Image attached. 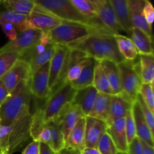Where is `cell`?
Wrapping results in <instances>:
<instances>
[{
	"instance_id": "23",
	"label": "cell",
	"mask_w": 154,
	"mask_h": 154,
	"mask_svg": "<svg viewBox=\"0 0 154 154\" xmlns=\"http://www.w3.org/2000/svg\"><path fill=\"white\" fill-rule=\"evenodd\" d=\"M65 147L82 151L85 148V117L78 122L65 141Z\"/></svg>"
},
{
	"instance_id": "2",
	"label": "cell",
	"mask_w": 154,
	"mask_h": 154,
	"mask_svg": "<svg viewBox=\"0 0 154 154\" xmlns=\"http://www.w3.org/2000/svg\"><path fill=\"white\" fill-rule=\"evenodd\" d=\"M32 96L30 81H20L0 105V125L9 126L31 112Z\"/></svg>"
},
{
	"instance_id": "36",
	"label": "cell",
	"mask_w": 154,
	"mask_h": 154,
	"mask_svg": "<svg viewBox=\"0 0 154 154\" xmlns=\"http://www.w3.org/2000/svg\"><path fill=\"white\" fill-rule=\"evenodd\" d=\"M21 54L18 52L0 53V78L20 60Z\"/></svg>"
},
{
	"instance_id": "35",
	"label": "cell",
	"mask_w": 154,
	"mask_h": 154,
	"mask_svg": "<svg viewBox=\"0 0 154 154\" xmlns=\"http://www.w3.org/2000/svg\"><path fill=\"white\" fill-rule=\"evenodd\" d=\"M45 121L44 119L43 108L41 107L36 108L35 111L32 114V121L30 126V137L33 141H37L38 136L41 131L45 126Z\"/></svg>"
},
{
	"instance_id": "40",
	"label": "cell",
	"mask_w": 154,
	"mask_h": 154,
	"mask_svg": "<svg viewBox=\"0 0 154 154\" xmlns=\"http://www.w3.org/2000/svg\"><path fill=\"white\" fill-rule=\"evenodd\" d=\"M136 100L138 101V104H139L140 107H141V111H142L143 114L144 116V118H145L146 121H147V124H148L149 128L150 129V130L153 132V129H154V113L149 108V107L146 105V103L144 102V99H143L142 96H141L140 93H138L137 95Z\"/></svg>"
},
{
	"instance_id": "50",
	"label": "cell",
	"mask_w": 154,
	"mask_h": 154,
	"mask_svg": "<svg viewBox=\"0 0 154 154\" xmlns=\"http://www.w3.org/2000/svg\"><path fill=\"white\" fill-rule=\"evenodd\" d=\"M81 154H101L97 148L95 147H85L81 151Z\"/></svg>"
},
{
	"instance_id": "51",
	"label": "cell",
	"mask_w": 154,
	"mask_h": 154,
	"mask_svg": "<svg viewBox=\"0 0 154 154\" xmlns=\"http://www.w3.org/2000/svg\"><path fill=\"white\" fill-rule=\"evenodd\" d=\"M117 154H127V153H122V152H118Z\"/></svg>"
},
{
	"instance_id": "39",
	"label": "cell",
	"mask_w": 154,
	"mask_h": 154,
	"mask_svg": "<svg viewBox=\"0 0 154 154\" xmlns=\"http://www.w3.org/2000/svg\"><path fill=\"white\" fill-rule=\"evenodd\" d=\"M125 127H126V139H127L128 145L133 141L136 137V131H135V125L134 122L133 116H132V109L128 111L126 117H125Z\"/></svg>"
},
{
	"instance_id": "13",
	"label": "cell",
	"mask_w": 154,
	"mask_h": 154,
	"mask_svg": "<svg viewBox=\"0 0 154 154\" xmlns=\"http://www.w3.org/2000/svg\"><path fill=\"white\" fill-rule=\"evenodd\" d=\"M50 62L44 65L32 75L30 80V91L33 96L39 99H48L50 95L49 82Z\"/></svg>"
},
{
	"instance_id": "41",
	"label": "cell",
	"mask_w": 154,
	"mask_h": 154,
	"mask_svg": "<svg viewBox=\"0 0 154 154\" xmlns=\"http://www.w3.org/2000/svg\"><path fill=\"white\" fill-rule=\"evenodd\" d=\"M143 15L147 24L152 27L154 20V8L150 0H145L143 8Z\"/></svg>"
},
{
	"instance_id": "54",
	"label": "cell",
	"mask_w": 154,
	"mask_h": 154,
	"mask_svg": "<svg viewBox=\"0 0 154 154\" xmlns=\"http://www.w3.org/2000/svg\"><path fill=\"white\" fill-rule=\"evenodd\" d=\"M3 1H4V0H3Z\"/></svg>"
},
{
	"instance_id": "31",
	"label": "cell",
	"mask_w": 154,
	"mask_h": 154,
	"mask_svg": "<svg viewBox=\"0 0 154 154\" xmlns=\"http://www.w3.org/2000/svg\"><path fill=\"white\" fill-rule=\"evenodd\" d=\"M51 131V145L55 153L65 147V140L61 130V125L54 120H50L45 123Z\"/></svg>"
},
{
	"instance_id": "21",
	"label": "cell",
	"mask_w": 154,
	"mask_h": 154,
	"mask_svg": "<svg viewBox=\"0 0 154 154\" xmlns=\"http://www.w3.org/2000/svg\"><path fill=\"white\" fill-rule=\"evenodd\" d=\"M98 63H99V60L87 57L80 76L78 77V79L70 83L72 87L75 90L93 85L94 70Z\"/></svg>"
},
{
	"instance_id": "3",
	"label": "cell",
	"mask_w": 154,
	"mask_h": 154,
	"mask_svg": "<svg viewBox=\"0 0 154 154\" xmlns=\"http://www.w3.org/2000/svg\"><path fill=\"white\" fill-rule=\"evenodd\" d=\"M32 113L29 112L9 126L0 125V152L13 154L30 137Z\"/></svg>"
},
{
	"instance_id": "19",
	"label": "cell",
	"mask_w": 154,
	"mask_h": 154,
	"mask_svg": "<svg viewBox=\"0 0 154 154\" xmlns=\"http://www.w3.org/2000/svg\"><path fill=\"white\" fill-rule=\"evenodd\" d=\"M133 102H131L126 96L123 94L112 95L110 102L108 118L107 120V125L111 124V122L117 118L125 117L128 111L132 109Z\"/></svg>"
},
{
	"instance_id": "17",
	"label": "cell",
	"mask_w": 154,
	"mask_h": 154,
	"mask_svg": "<svg viewBox=\"0 0 154 154\" xmlns=\"http://www.w3.org/2000/svg\"><path fill=\"white\" fill-rule=\"evenodd\" d=\"M145 0H129V15L132 28H138L152 37V27L147 24L143 15Z\"/></svg>"
},
{
	"instance_id": "28",
	"label": "cell",
	"mask_w": 154,
	"mask_h": 154,
	"mask_svg": "<svg viewBox=\"0 0 154 154\" xmlns=\"http://www.w3.org/2000/svg\"><path fill=\"white\" fill-rule=\"evenodd\" d=\"M140 73L142 83L153 84L154 57L153 54H139Z\"/></svg>"
},
{
	"instance_id": "5",
	"label": "cell",
	"mask_w": 154,
	"mask_h": 154,
	"mask_svg": "<svg viewBox=\"0 0 154 154\" xmlns=\"http://www.w3.org/2000/svg\"><path fill=\"white\" fill-rule=\"evenodd\" d=\"M36 5L63 21L77 23L108 29L81 14L69 0H34ZM109 30V29H108Z\"/></svg>"
},
{
	"instance_id": "6",
	"label": "cell",
	"mask_w": 154,
	"mask_h": 154,
	"mask_svg": "<svg viewBox=\"0 0 154 154\" xmlns=\"http://www.w3.org/2000/svg\"><path fill=\"white\" fill-rule=\"evenodd\" d=\"M117 65L120 71L122 94L134 102L143 84L140 73L139 60L138 62H135V60L133 61L125 60Z\"/></svg>"
},
{
	"instance_id": "22",
	"label": "cell",
	"mask_w": 154,
	"mask_h": 154,
	"mask_svg": "<svg viewBox=\"0 0 154 154\" xmlns=\"http://www.w3.org/2000/svg\"><path fill=\"white\" fill-rule=\"evenodd\" d=\"M99 63L108 78L112 90L113 95L121 94L122 88L120 84V71L117 63L108 60H100Z\"/></svg>"
},
{
	"instance_id": "34",
	"label": "cell",
	"mask_w": 154,
	"mask_h": 154,
	"mask_svg": "<svg viewBox=\"0 0 154 154\" xmlns=\"http://www.w3.org/2000/svg\"><path fill=\"white\" fill-rule=\"evenodd\" d=\"M27 16L15 13L11 11L0 12V24L2 23H11L15 26L17 32L28 29L26 26Z\"/></svg>"
},
{
	"instance_id": "24",
	"label": "cell",
	"mask_w": 154,
	"mask_h": 154,
	"mask_svg": "<svg viewBox=\"0 0 154 154\" xmlns=\"http://www.w3.org/2000/svg\"><path fill=\"white\" fill-rule=\"evenodd\" d=\"M111 96L112 95L98 93L93 108H92L88 116L103 120L106 123L108 118Z\"/></svg>"
},
{
	"instance_id": "7",
	"label": "cell",
	"mask_w": 154,
	"mask_h": 154,
	"mask_svg": "<svg viewBox=\"0 0 154 154\" xmlns=\"http://www.w3.org/2000/svg\"><path fill=\"white\" fill-rule=\"evenodd\" d=\"M75 92L70 83L67 82L45 99V106L42 108L45 123L55 118L67 104L72 103Z\"/></svg>"
},
{
	"instance_id": "47",
	"label": "cell",
	"mask_w": 154,
	"mask_h": 154,
	"mask_svg": "<svg viewBox=\"0 0 154 154\" xmlns=\"http://www.w3.org/2000/svg\"><path fill=\"white\" fill-rule=\"evenodd\" d=\"M39 154H57L51 149L49 145L44 143H40V152Z\"/></svg>"
},
{
	"instance_id": "8",
	"label": "cell",
	"mask_w": 154,
	"mask_h": 154,
	"mask_svg": "<svg viewBox=\"0 0 154 154\" xmlns=\"http://www.w3.org/2000/svg\"><path fill=\"white\" fill-rule=\"evenodd\" d=\"M42 32H43L34 29H28L22 32H18L17 36L14 40L10 41L0 48V53L18 52L22 55L37 43Z\"/></svg>"
},
{
	"instance_id": "11",
	"label": "cell",
	"mask_w": 154,
	"mask_h": 154,
	"mask_svg": "<svg viewBox=\"0 0 154 154\" xmlns=\"http://www.w3.org/2000/svg\"><path fill=\"white\" fill-rule=\"evenodd\" d=\"M84 117L86 116L79 106L69 103L61 110L55 118L51 120H54L61 125L62 133L66 141L72 129Z\"/></svg>"
},
{
	"instance_id": "37",
	"label": "cell",
	"mask_w": 154,
	"mask_h": 154,
	"mask_svg": "<svg viewBox=\"0 0 154 154\" xmlns=\"http://www.w3.org/2000/svg\"><path fill=\"white\" fill-rule=\"evenodd\" d=\"M97 149L101 154H117L119 152L114 141L107 132L104 133L99 139Z\"/></svg>"
},
{
	"instance_id": "53",
	"label": "cell",
	"mask_w": 154,
	"mask_h": 154,
	"mask_svg": "<svg viewBox=\"0 0 154 154\" xmlns=\"http://www.w3.org/2000/svg\"><path fill=\"white\" fill-rule=\"evenodd\" d=\"M1 1H2V0H0V2H1Z\"/></svg>"
},
{
	"instance_id": "48",
	"label": "cell",
	"mask_w": 154,
	"mask_h": 154,
	"mask_svg": "<svg viewBox=\"0 0 154 154\" xmlns=\"http://www.w3.org/2000/svg\"><path fill=\"white\" fill-rule=\"evenodd\" d=\"M57 154H81V151L72 147H64L60 151L57 152Z\"/></svg>"
},
{
	"instance_id": "42",
	"label": "cell",
	"mask_w": 154,
	"mask_h": 154,
	"mask_svg": "<svg viewBox=\"0 0 154 154\" xmlns=\"http://www.w3.org/2000/svg\"><path fill=\"white\" fill-rule=\"evenodd\" d=\"M2 27V29L4 32L5 34L8 37V38L10 41H14L17 36V29L14 24L11 23H2L0 24Z\"/></svg>"
},
{
	"instance_id": "45",
	"label": "cell",
	"mask_w": 154,
	"mask_h": 154,
	"mask_svg": "<svg viewBox=\"0 0 154 154\" xmlns=\"http://www.w3.org/2000/svg\"><path fill=\"white\" fill-rule=\"evenodd\" d=\"M40 152V142L32 141L24 149L22 154H39Z\"/></svg>"
},
{
	"instance_id": "46",
	"label": "cell",
	"mask_w": 154,
	"mask_h": 154,
	"mask_svg": "<svg viewBox=\"0 0 154 154\" xmlns=\"http://www.w3.org/2000/svg\"><path fill=\"white\" fill-rule=\"evenodd\" d=\"M9 94L10 93H9L8 90H7L2 81L0 80V105L5 101Z\"/></svg>"
},
{
	"instance_id": "33",
	"label": "cell",
	"mask_w": 154,
	"mask_h": 154,
	"mask_svg": "<svg viewBox=\"0 0 154 154\" xmlns=\"http://www.w3.org/2000/svg\"><path fill=\"white\" fill-rule=\"evenodd\" d=\"M55 44L52 42L47 46V48H45L43 52L34 56L30 60L29 63L30 67H31L32 75L35 73L37 70H38L44 65L51 61L54 53H55Z\"/></svg>"
},
{
	"instance_id": "27",
	"label": "cell",
	"mask_w": 154,
	"mask_h": 154,
	"mask_svg": "<svg viewBox=\"0 0 154 154\" xmlns=\"http://www.w3.org/2000/svg\"><path fill=\"white\" fill-rule=\"evenodd\" d=\"M117 48L122 57L126 60L133 61L138 57V51L130 38L122 34H114Z\"/></svg>"
},
{
	"instance_id": "14",
	"label": "cell",
	"mask_w": 154,
	"mask_h": 154,
	"mask_svg": "<svg viewBox=\"0 0 154 154\" xmlns=\"http://www.w3.org/2000/svg\"><path fill=\"white\" fill-rule=\"evenodd\" d=\"M69 51L70 49L67 46L56 45L55 53L50 61L49 82H48L50 93L58 81L59 77L64 67L66 56Z\"/></svg>"
},
{
	"instance_id": "52",
	"label": "cell",
	"mask_w": 154,
	"mask_h": 154,
	"mask_svg": "<svg viewBox=\"0 0 154 154\" xmlns=\"http://www.w3.org/2000/svg\"><path fill=\"white\" fill-rule=\"evenodd\" d=\"M0 154H4V153H2V152H0Z\"/></svg>"
},
{
	"instance_id": "15",
	"label": "cell",
	"mask_w": 154,
	"mask_h": 154,
	"mask_svg": "<svg viewBox=\"0 0 154 154\" xmlns=\"http://www.w3.org/2000/svg\"><path fill=\"white\" fill-rule=\"evenodd\" d=\"M108 125L103 120L86 116L85 117V147L97 148L99 139L106 132Z\"/></svg>"
},
{
	"instance_id": "12",
	"label": "cell",
	"mask_w": 154,
	"mask_h": 154,
	"mask_svg": "<svg viewBox=\"0 0 154 154\" xmlns=\"http://www.w3.org/2000/svg\"><path fill=\"white\" fill-rule=\"evenodd\" d=\"M97 11L98 16L104 25L114 34L125 32L119 23L109 0H91Z\"/></svg>"
},
{
	"instance_id": "44",
	"label": "cell",
	"mask_w": 154,
	"mask_h": 154,
	"mask_svg": "<svg viewBox=\"0 0 154 154\" xmlns=\"http://www.w3.org/2000/svg\"><path fill=\"white\" fill-rule=\"evenodd\" d=\"M37 141L40 143H44L49 146L51 145V131L46 125L39 133Z\"/></svg>"
},
{
	"instance_id": "20",
	"label": "cell",
	"mask_w": 154,
	"mask_h": 154,
	"mask_svg": "<svg viewBox=\"0 0 154 154\" xmlns=\"http://www.w3.org/2000/svg\"><path fill=\"white\" fill-rule=\"evenodd\" d=\"M98 93L93 85L76 90L72 101V105H76L81 108L85 116H88L93 106Z\"/></svg>"
},
{
	"instance_id": "4",
	"label": "cell",
	"mask_w": 154,
	"mask_h": 154,
	"mask_svg": "<svg viewBox=\"0 0 154 154\" xmlns=\"http://www.w3.org/2000/svg\"><path fill=\"white\" fill-rule=\"evenodd\" d=\"M101 34L114 33L106 29L66 21H63L60 25L48 32L53 43L64 46H67L72 42H78L92 35Z\"/></svg>"
},
{
	"instance_id": "1",
	"label": "cell",
	"mask_w": 154,
	"mask_h": 154,
	"mask_svg": "<svg viewBox=\"0 0 154 154\" xmlns=\"http://www.w3.org/2000/svg\"><path fill=\"white\" fill-rule=\"evenodd\" d=\"M114 34L92 35L67 45L69 49L78 50L96 60H108L120 63L124 61L117 48Z\"/></svg>"
},
{
	"instance_id": "18",
	"label": "cell",
	"mask_w": 154,
	"mask_h": 154,
	"mask_svg": "<svg viewBox=\"0 0 154 154\" xmlns=\"http://www.w3.org/2000/svg\"><path fill=\"white\" fill-rule=\"evenodd\" d=\"M106 132L110 135L119 152L127 153L128 143L126 139L125 117L117 118L108 125Z\"/></svg>"
},
{
	"instance_id": "25",
	"label": "cell",
	"mask_w": 154,
	"mask_h": 154,
	"mask_svg": "<svg viewBox=\"0 0 154 154\" xmlns=\"http://www.w3.org/2000/svg\"><path fill=\"white\" fill-rule=\"evenodd\" d=\"M109 2L124 32L130 35L132 26L129 15V0H109Z\"/></svg>"
},
{
	"instance_id": "26",
	"label": "cell",
	"mask_w": 154,
	"mask_h": 154,
	"mask_svg": "<svg viewBox=\"0 0 154 154\" xmlns=\"http://www.w3.org/2000/svg\"><path fill=\"white\" fill-rule=\"evenodd\" d=\"M130 35L138 54H153L152 37L138 28H132Z\"/></svg>"
},
{
	"instance_id": "30",
	"label": "cell",
	"mask_w": 154,
	"mask_h": 154,
	"mask_svg": "<svg viewBox=\"0 0 154 154\" xmlns=\"http://www.w3.org/2000/svg\"><path fill=\"white\" fill-rule=\"evenodd\" d=\"M69 1L72 2L74 7L84 17L95 21L100 25L105 26L99 19L96 8L91 0H69Z\"/></svg>"
},
{
	"instance_id": "16",
	"label": "cell",
	"mask_w": 154,
	"mask_h": 154,
	"mask_svg": "<svg viewBox=\"0 0 154 154\" xmlns=\"http://www.w3.org/2000/svg\"><path fill=\"white\" fill-rule=\"evenodd\" d=\"M132 112L135 125L136 137L150 147H154L153 132L150 130L138 101L132 103Z\"/></svg>"
},
{
	"instance_id": "32",
	"label": "cell",
	"mask_w": 154,
	"mask_h": 154,
	"mask_svg": "<svg viewBox=\"0 0 154 154\" xmlns=\"http://www.w3.org/2000/svg\"><path fill=\"white\" fill-rule=\"evenodd\" d=\"M93 86L99 93L113 95V92L109 81H108V78H107L105 72H104L100 63H99V61L95 68Z\"/></svg>"
},
{
	"instance_id": "9",
	"label": "cell",
	"mask_w": 154,
	"mask_h": 154,
	"mask_svg": "<svg viewBox=\"0 0 154 154\" xmlns=\"http://www.w3.org/2000/svg\"><path fill=\"white\" fill-rule=\"evenodd\" d=\"M63 20L36 5L34 10L27 16V29H34L43 32H48L60 25Z\"/></svg>"
},
{
	"instance_id": "49",
	"label": "cell",
	"mask_w": 154,
	"mask_h": 154,
	"mask_svg": "<svg viewBox=\"0 0 154 154\" xmlns=\"http://www.w3.org/2000/svg\"><path fill=\"white\" fill-rule=\"evenodd\" d=\"M141 145H142L143 153H144V154H154L153 147H150V146H149L148 144H147L142 141H141Z\"/></svg>"
},
{
	"instance_id": "29",
	"label": "cell",
	"mask_w": 154,
	"mask_h": 154,
	"mask_svg": "<svg viewBox=\"0 0 154 154\" xmlns=\"http://www.w3.org/2000/svg\"><path fill=\"white\" fill-rule=\"evenodd\" d=\"M5 8L7 11L28 16L36 6L34 0H4Z\"/></svg>"
},
{
	"instance_id": "38",
	"label": "cell",
	"mask_w": 154,
	"mask_h": 154,
	"mask_svg": "<svg viewBox=\"0 0 154 154\" xmlns=\"http://www.w3.org/2000/svg\"><path fill=\"white\" fill-rule=\"evenodd\" d=\"M139 93L142 96L146 105L154 113V94L153 84H144L143 83L140 88Z\"/></svg>"
},
{
	"instance_id": "43",
	"label": "cell",
	"mask_w": 154,
	"mask_h": 154,
	"mask_svg": "<svg viewBox=\"0 0 154 154\" xmlns=\"http://www.w3.org/2000/svg\"><path fill=\"white\" fill-rule=\"evenodd\" d=\"M127 154H144L141 140L135 137L133 141L128 145Z\"/></svg>"
},
{
	"instance_id": "10",
	"label": "cell",
	"mask_w": 154,
	"mask_h": 154,
	"mask_svg": "<svg viewBox=\"0 0 154 154\" xmlns=\"http://www.w3.org/2000/svg\"><path fill=\"white\" fill-rule=\"evenodd\" d=\"M31 77L32 72L29 63L20 59L0 80L10 93L20 81H30Z\"/></svg>"
}]
</instances>
